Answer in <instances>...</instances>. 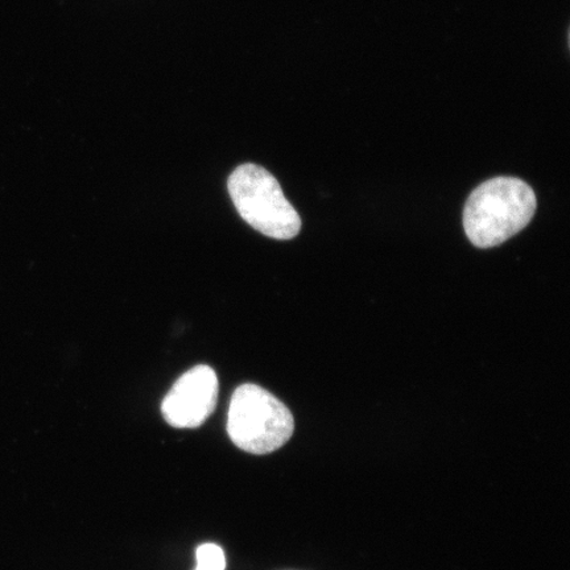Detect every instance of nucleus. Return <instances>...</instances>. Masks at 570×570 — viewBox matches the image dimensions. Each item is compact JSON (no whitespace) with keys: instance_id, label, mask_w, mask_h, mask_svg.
<instances>
[{"instance_id":"nucleus-5","label":"nucleus","mask_w":570,"mask_h":570,"mask_svg":"<svg viewBox=\"0 0 570 570\" xmlns=\"http://www.w3.org/2000/svg\"><path fill=\"white\" fill-rule=\"evenodd\" d=\"M195 570H225L226 559L223 548L217 544H204L197 548Z\"/></svg>"},{"instance_id":"nucleus-2","label":"nucleus","mask_w":570,"mask_h":570,"mask_svg":"<svg viewBox=\"0 0 570 570\" xmlns=\"http://www.w3.org/2000/svg\"><path fill=\"white\" fill-rule=\"evenodd\" d=\"M235 209L266 237L289 240L302 230V218L283 194L279 181L258 164L238 167L227 181Z\"/></svg>"},{"instance_id":"nucleus-4","label":"nucleus","mask_w":570,"mask_h":570,"mask_svg":"<svg viewBox=\"0 0 570 570\" xmlns=\"http://www.w3.org/2000/svg\"><path fill=\"white\" fill-rule=\"evenodd\" d=\"M218 402V377L199 365L178 377L161 404L164 420L174 428H198L212 416Z\"/></svg>"},{"instance_id":"nucleus-1","label":"nucleus","mask_w":570,"mask_h":570,"mask_svg":"<svg viewBox=\"0 0 570 570\" xmlns=\"http://www.w3.org/2000/svg\"><path fill=\"white\" fill-rule=\"evenodd\" d=\"M537 196L518 177H494L469 196L463 227L475 247L501 246L529 226L537 212Z\"/></svg>"},{"instance_id":"nucleus-3","label":"nucleus","mask_w":570,"mask_h":570,"mask_svg":"<svg viewBox=\"0 0 570 570\" xmlns=\"http://www.w3.org/2000/svg\"><path fill=\"white\" fill-rule=\"evenodd\" d=\"M295 419L287 405L269 391L253 383L234 391L227 433L235 446L252 454H269L287 444Z\"/></svg>"}]
</instances>
